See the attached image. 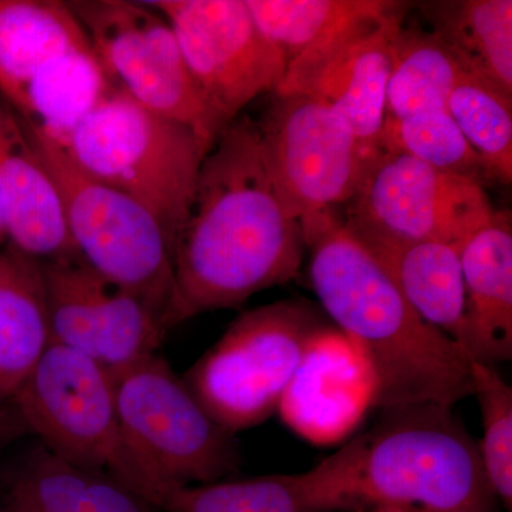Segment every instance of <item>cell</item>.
<instances>
[{"label":"cell","mask_w":512,"mask_h":512,"mask_svg":"<svg viewBox=\"0 0 512 512\" xmlns=\"http://www.w3.org/2000/svg\"><path fill=\"white\" fill-rule=\"evenodd\" d=\"M305 254L301 221L285 210L266 170L258 121L238 117L202 161L175 237L165 329L238 308L256 293L292 281Z\"/></svg>","instance_id":"1"},{"label":"cell","mask_w":512,"mask_h":512,"mask_svg":"<svg viewBox=\"0 0 512 512\" xmlns=\"http://www.w3.org/2000/svg\"><path fill=\"white\" fill-rule=\"evenodd\" d=\"M309 281L320 309L355 345L373 382V407L436 403L473 394L470 357L421 319L338 208L301 220Z\"/></svg>","instance_id":"2"},{"label":"cell","mask_w":512,"mask_h":512,"mask_svg":"<svg viewBox=\"0 0 512 512\" xmlns=\"http://www.w3.org/2000/svg\"><path fill=\"white\" fill-rule=\"evenodd\" d=\"M372 429L305 471L312 512H494L478 443L436 403L382 410Z\"/></svg>","instance_id":"3"},{"label":"cell","mask_w":512,"mask_h":512,"mask_svg":"<svg viewBox=\"0 0 512 512\" xmlns=\"http://www.w3.org/2000/svg\"><path fill=\"white\" fill-rule=\"evenodd\" d=\"M57 144L83 173L143 205L174 248L211 150L192 128L114 89Z\"/></svg>","instance_id":"4"},{"label":"cell","mask_w":512,"mask_h":512,"mask_svg":"<svg viewBox=\"0 0 512 512\" xmlns=\"http://www.w3.org/2000/svg\"><path fill=\"white\" fill-rule=\"evenodd\" d=\"M113 377L121 433L140 471L144 501L160 511L171 491L238 471L235 434L208 416L167 360L156 353Z\"/></svg>","instance_id":"5"},{"label":"cell","mask_w":512,"mask_h":512,"mask_svg":"<svg viewBox=\"0 0 512 512\" xmlns=\"http://www.w3.org/2000/svg\"><path fill=\"white\" fill-rule=\"evenodd\" d=\"M332 326L308 299L258 306L228 326L187 370L184 383L222 429H252L278 412L303 357Z\"/></svg>","instance_id":"6"},{"label":"cell","mask_w":512,"mask_h":512,"mask_svg":"<svg viewBox=\"0 0 512 512\" xmlns=\"http://www.w3.org/2000/svg\"><path fill=\"white\" fill-rule=\"evenodd\" d=\"M26 127L55 180L77 255L164 320L173 292V247L160 222L133 198L83 173L52 138Z\"/></svg>","instance_id":"7"},{"label":"cell","mask_w":512,"mask_h":512,"mask_svg":"<svg viewBox=\"0 0 512 512\" xmlns=\"http://www.w3.org/2000/svg\"><path fill=\"white\" fill-rule=\"evenodd\" d=\"M10 407L23 429L60 460L109 474L141 497L143 481L121 433L114 377L92 357L49 343Z\"/></svg>","instance_id":"8"},{"label":"cell","mask_w":512,"mask_h":512,"mask_svg":"<svg viewBox=\"0 0 512 512\" xmlns=\"http://www.w3.org/2000/svg\"><path fill=\"white\" fill-rule=\"evenodd\" d=\"M66 3L116 89L214 146L224 128L195 86L174 30L156 9L128 0Z\"/></svg>","instance_id":"9"},{"label":"cell","mask_w":512,"mask_h":512,"mask_svg":"<svg viewBox=\"0 0 512 512\" xmlns=\"http://www.w3.org/2000/svg\"><path fill=\"white\" fill-rule=\"evenodd\" d=\"M258 127L276 194L299 221L348 204L377 158L332 110L303 94L272 93Z\"/></svg>","instance_id":"10"},{"label":"cell","mask_w":512,"mask_h":512,"mask_svg":"<svg viewBox=\"0 0 512 512\" xmlns=\"http://www.w3.org/2000/svg\"><path fill=\"white\" fill-rule=\"evenodd\" d=\"M174 30L202 99L222 128L284 79V56L256 26L245 0L148 2Z\"/></svg>","instance_id":"11"},{"label":"cell","mask_w":512,"mask_h":512,"mask_svg":"<svg viewBox=\"0 0 512 512\" xmlns=\"http://www.w3.org/2000/svg\"><path fill=\"white\" fill-rule=\"evenodd\" d=\"M343 207L349 227L387 238L458 247L495 212L478 181L383 151Z\"/></svg>","instance_id":"12"},{"label":"cell","mask_w":512,"mask_h":512,"mask_svg":"<svg viewBox=\"0 0 512 512\" xmlns=\"http://www.w3.org/2000/svg\"><path fill=\"white\" fill-rule=\"evenodd\" d=\"M40 265L50 343L92 357L113 376L156 355L167 329L153 306L111 284L79 255Z\"/></svg>","instance_id":"13"},{"label":"cell","mask_w":512,"mask_h":512,"mask_svg":"<svg viewBox=\"0 0 512 512\" xmlns=\"http://www.w3.org/2000/svg\"><path fill=\"white\" fill-rule=\"evenodd\" d=\"M406 9L407 3H400L389 15L357 22L296 57L275 92L303 94L325 104L360 146L379 156L393 37Z\"/></svg>","instance_id":"14"},{"label":"cell","mask_w":512,"mask_h":512,"mask_svg":"<svg viewBox=\"0 0 512 512\" xmlns=\"http://www.w3.org/2000/svg\"><path fill=\"white\" fill-rule=\"evenodd\" d=\"M370 407L373 382L365 360L332 326L303 357L276 413L302 439L332 444L356 429Z\"/></svg>","instance_id":"15"},{"label":"cell","mask_w":512,"mask_h":512,"mask_svg":"<svg viewBox=\"0 0 512 512\" xmlns=\"http://www.w3.org/2000/svg\"><path fill=\"white\" fill-rule=\"evenodd\" d=\"M0 217L10 245L39 262L77 255L55 180L22 117L0 97Z\"/></svg>","instance_id":"16"},{"label":"cell","mask_w":512,"mask_h":512,"mask_svg":"<svg viewBox=\"0 0 512 512\" xmlns=\"http://www.w3.org/2000/svg\"><path fill=\"white\" fill-rule=\"evenodd\" d=\"M89 49L66 2L0 0V97L16 113L70 56Z\"/></svg>","instance_id":"17"},{"label":"cell","mask_w":512,"mask_h":512,"mask_svg":"<svg viewBox=\"0 0 512 512\" xmlns=\"http://www.w3.org/2000/svg\"><path fill=\"white\" fill-rule=\"evenodd\" d=\"M466 289L463 349L471 360L497 366L512 359V220L495 211L460 249Z\"/></svg>","instance_id":"18"},{"label":"cell","mask_w":512,"mask_h":512,"mask_svg":"<svg viewBox=\"0 0 512 512\" xmlns=\"http://www.w3.org/2000/svg\"><path fill=\"white\" fill-rule=\"evenodd\" d=\"M349 229L375 256L417 315L463 348L467 303L461 247L439 241H404Z\"/></svg>","instance_id":"19"},{"label":"cell","mask_w":512,"mask_h":512,"mask_svg":"<svg viewBox=\"0 0 512 512\" xmlns=\"http://www.w3.org/2000/svg\"><path fill=\"white\" fill-rule=\"evenodd\" d=\"M50 343L42 265L8 244L0 248V410Z\"/></svg>","instance_id":"20"},{"label":"cell","mask_w":512,"mask_h":512,"mask_svg":"<svg viewBox=\"0 0 512 512\" xmlns=\"http://www.w3.org/2000/svg\"><path fill=\"white\" fill-rule=\"evenodd\" d=\"M157 511L116 478L66 463L45 447L10 484L5 508V512Z\"/></svg>","instance_id":"21"},{"label":"cell","mask_w":512,"mask_h":512,"mask_svg":"<svg viewBox=\"0 0 512 512\" xmlns=\"http://www.w3.org/2000/svg\"><path fill=\"white\" fill-rule=\"evenodd\" d=\"M416 6L468 73L512 96L511 0H431Z\"/></svg>","instance_id":"22"},{"label":"cell","mask_w":512,"mask_h":512,"mask_svg":"<svg viewBox=\"0 0 512 512\" xmlns=\"http://www.w3.org/2000/svg\"><path fill=\"white\" fill-rule=\"evenodd\" d=\"M466 73L436 33L403 22L393 37L386 119L446 109L451 90Z\"/></svg>","instance_id":"23"},{"label":"cell","mask_w":512,"mask_h":512,"mask_svg":"<svg viewBox=\"0 0 512 512\" xmlns=\"http://www.w3.org/2000/svg\"><path fill=\"white\" fill-rule=\"evenodd\" d=\"M256 26L286 66L362 20L382 18L402 2L386 0H245Z\"/></svg>","instance_id":"24"},{"label":"cell","mask_w":512,"mask_h":512,"mask_svg":"<svg viewBox=\"0 0 512 512\" xmlns=\"http://www.w3.org/2000/svg\"><path fill=\"white\" fill-rule=\"evenodd\" d=\"M446 109L481 158L488 180L512 181V96L466 73L451 90Z\"/></svg>","instance_id":"25"},{"label":"cell","mask_w":512,"mask_h":512,"mask_svg":"<svg viewBox=\"0 0 512 512\" xmlns=\"http://www.w3.org/2000/svg\"><path fill=\"white\" fill-rule=\"evenodd\" d=\"M160 511L312 512L303 473L185 485L167 494Z\"/></svg>","instance_id":"26"},{"label":"cell","mask_w":512,"mask_h":512,"mask_svg":"<svg viewBox=\"0 0 512 512\" xmlns=\"http://www.w3.org/2000/svg\"><path fill=\"white\" fill-rule=\"evenodd\" d=\"M379 147L383 153L404 154L443 173L461 175L483 185L488 180L483 161L447 109L384 119Z\"/></svg>","instance_id":"27"},{"label":"cell","mask_w":512,"mask_h":512,"mask_svg":"<svg viewBox=\"0 0 512 512\" xmlns=\"http://www.w3.org/2000/svg\"><path fill=\"white\" fill-rule=\"evenodd\" d=\"M473 394L480 404L483 439L478 443L491 490L512 510V387L495 366L470 360Z\"/></svg>","instance_id":"28"},{"label":"cell","mask_w":512,"mask_h":512,"mask_svg":"<svg viewBox=\"0 0 512 512\" xmlns=\"http://www.w3.org/2000/svg\"><path fill=\"white\" fill-rule=\"evenodd\" d=\"M20 429H23L22 423L13 412L12 407L0 410V453Z\"/></svg>","instance_id":"29"},{"label":"cell","mask_w":512,"mask_h":512,"mask_svg":"<svg viewBox=\"0 0 512 512\" xmlns=\"http://www.w3.org/2000/svg\"><path fill=\"white\" fill-rule=\"evenodd\" d=\"M369 512H424L419 510H413V508H375Z\"/></svg>","instance_id":"30"},{"label":"cell","mask_w":512,"mask_h":512,"mask_svg":"<svg viewBox=\"0 0 512 512\" xmlns=\"http://www.w3.org/2000/svg\"><path fill=\"white\" fill-rule=\"evenodd\" d=\"M8 235H6L5 225H3L2 217H0V248L8 244Z\"/></svg>","instance_id":"31"}]
</instances>
